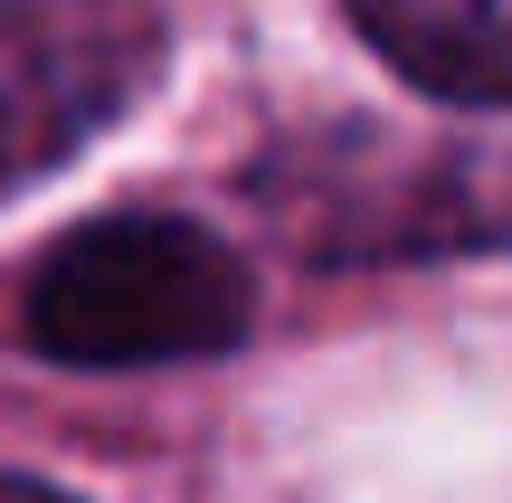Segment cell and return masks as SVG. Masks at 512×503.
<instances>
[{
  "instance_id": "obj_1",
  "label": "cell",
  "mask_w": 512,
  "mask_h": 503,
  "mask_svg": "<svg viewBox=\"0 0 512 503\" xmlns=\"http://www.w3.org/2000/svg\"><path fill=\"white\" fill-rule=\"evenodd\" d=\"M29 342L76 371H162V361H209L238 352L256 285L238 247L209 238L200 219L171 209H124V219H86L38 257L29 276Z\"/></svg>"
},
{
  "instance_id": "obj_2",
  "label": "cell",
  "mask_w": 512,
  "mask_h": 503,
  "mask_svg": "<svg viewBox=\"0 0 512 503\" xmlns=\"http://www.w3.org/2000/svg\"><path fill=\"white\" fill-rule=\"evenodd\" d=\"M152 38L114 0H0V200L143 95Z\"/></svg>"
},
{
  "instance_id": "obj_3",
  "label": "cell",
  "mask_w": 512,
  "mask_h": 503,
  "mask_svg": "<svg viewBox=\"0 0 512 503\" xmlns=\"http://www.w3.org/2000/svg\"><path fill=\"white\" fill-rule=\"evenodd\" d=\"M361 38L446 105H503L512 86V0H351Z\"/></svg>"
},
{
  "instance_id": "obj_4",
  "label": "cell",
  "mask_w": 512,
  "mask_h": 503,
  "mask_svg": "<svg viewBox=\"0 0 512 503\" xmlns=\"http://www.w3.org/2000/svg\"><path fill=\"white\" fill-rule=\"evenodd\" d=\"M0 503H76V494H57V485H38V475H0Z\"/></svg>"
}]
</instances>
